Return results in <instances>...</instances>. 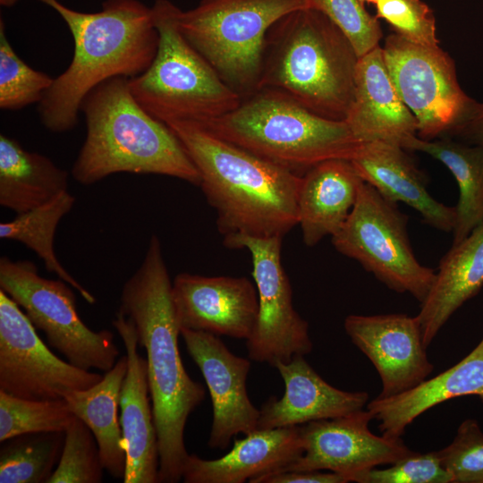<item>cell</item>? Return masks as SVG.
<instances>
[{
	"label": "cell",
	"instance_id": "7",
	"mask_svg": "<svg viewBox=\"0 0 483 483\" xmlns=\"http://www.w3.org/2000/svg\"><path fill=\"white\" fill-rule=\"evenodd\" d=\"M151 8L157 51L144 72L128 79L140 106L165 124L204 123L234 110L242 97L184 38L177 21L180 8L169 0H156Z\"/></svg>",
	"mask_w": 483,
	"mask_h": 483
},
{
	"label": "cell",
	"instance_id": "15",
	"mask_svg": "<svg viewBox=\"0 0 483 483\" xmlns=\"http://www.w3.org/2000/svg\"><path fill=\"white\" fill-rule=\"evenodd\" d=\"M343 326L380 377L382 390L377 398L395 396L416 387L434 369L416 316L352 314L346 317Z\"/></svg>",
	"mask_w": 483,
	"mask_h": 483
},
{
	"label": "cell",
	"instance_id": "26",
	"mask_svg": "<svg viewBox=\"0 0 483 483\" xmlns=\"http://www.w3.org/2000/svg\"><path fill=\"white\" fill-rule=\"evenodd\" d=\"M127 368L125 354L105 372L96 385L64 396L72 413L83 420L94 434L104 469L119 479H123L126 469V452L118 409Z\"/></svg>",
	"mask_w": 483,
	"mask_h": 483
},
{
	"label": "cell",
	"instance_id": "37",
	"mask_svg": "<svg viewBox=\"0 0 483 483\" xmlns=\"http://www.w3.org/2000/svg\"><path fill=\"white\" fill-rule=\"evenodd\" d=\"M357 483H452L451 474L444 468L437 451L413 452L386 469L372 468L356 474Z\"/></svg>",
	"mask_w": 483,
	"mask_h": 483
},
{
	"label": "cell",
	"instance_id": "24",
	"mask_svg": "<svg viewBox=\"0 0 483 483\" xmlns=\"http://www.w3.org/2000/svg\"><path fill=\"white\" fill-rule=\"evenodd\" d=\"M363 182L352 162L342 158L321 162L302 175L298 225L307 246H315L341 229Z\"/></svg>",
	"mask_w": 483,
	"mask_h": 483
},
{
	"label": "cell",
	"instance_id": "3",
	"mask_svg": "<svg viewBox=\"0 0 483 483\" xmlns=\"http://www.w3.org/2000/svg\"><path fill=\"white\" fill-rule=\"evenodd\" d=\"M199 176L225 236L284 237L298 225L302 175L232 144L198 123H167Z\"/></svg>",
	"mask_w": 483,
	"mask_h": 483
},
{
	"label": "cell",
	"instance_id": "21",
	"mask_svg": "<svg viewBox=\"0 0 483 483\" xmlns=\"http://www.w3.org/2000/svg\"><path fill=\"white\" fill-rule=\"evenodd\" d=\"M275 368L284 383V395L269 398L259 409L258 429L301 426L310 421L333 419L361 410L367 392L340 390L324 380L298 355Z\"/></svg>",
	"mask_w": 483,
	"mask_h": 483
},
{
	"label": "cell",
	"instance_id": "22",
	"mask_svg": "<svg viewBox=\"0 0 483 483\" xmlns=\"http://www.w3.org/2000/svg\"><path fill=\"white\" fill-rule=\"evenodd\" d=\"M405 150L394 143L363 142L350 161L361 179L386 199L412 208L433 228L453 232L455 207L446 206L429 194L425 176Z\"/></svg>",
	"mask_w": 483,
	"mask_h": 483
},
{
	"label": "cell",
	"instance_id": "39",
	"mask_svg": "<svg viewBox=\"0 0 483 483\" xmlns=\"http://www.w3.org/2000/svg\"><path fill=\"white\" fill-rule=\"evenodd\" d=\"M347 479L333 471L285 470L259 479L258 483H347Z\"/></svg>",
	"mask_w": 483,
	"mask_h": 483
},
{
	"label": "cell",
	"instance_id": "2",
	"mask_svg": "<svg viewBox=\"0 0 483 483\" xmlns=\"http://www.w3.org/2000/svg\"><path fill=\"white\" fill-rule=\"evenodd\" d=\"M38 1L59 14L73 38L72 62L54 78L38 106L47 130L65 132L76 127L81 103L94 88L148 68L159 35L152 8L139 0H106L96 13L73 10L59 0Z\"/></svg>",
	"mask_w": 483,
	"mask_h": 483
},
{
	"label": "cell",
	"instance_id": "36",
	"mask_svg": "<svg viewBox=\"0 0 483 483\" xmlns=\"http://www.w3.org/2000/svg\"><path fill=\"white\" fill-rule=\"evenodd\" d=\"M377 17L383 19L404 39L428 47H438L436 17L421 0H377Z\"/></svg>",
	"mask_w": 483,
	"mask_h": 483
},
{
	"label": "cell",
	"instance_id": "38",
	"mask_svg": "<svg viewBox=\"0 0 483 483\" xmlns=\"http://www.w3.org/2000/svg\"><path fill=\"white\" fill-rule=\"evenodd\" d=\"M445 136L483 148V103L473 100L461 121Z\"/></svg>",
	"mask_w": 483,
	"mask_h": 483
},
{
	"label": "cell",
	"instance_id": "29",
	"mask_svg": "<svg viewBox=\"0 0 483 483\" xmlns=\"http://www.w3.org/2000/svg\"><path fill=\"white\" fill-rule=\"evenodd\" d=\"M75 197L65 191L34 209L17 215L13 220L0 224V237L19 242L42 259L45 268L75 289L89 304L95 297L61 264L55 251L57 225L75 203Z\"/></svg>",
	"mask_w": 483,
	"mask_h": 483
},
{
	"label": "cell",
	"instance_id": "13",
	"mask_svg": "<svg viewBox=\"0 0 483 483\" xmlns=\"http://www.w3.org/2000/svg\"><path fill=\"white\" fill-rule=\"evenodd\" d=\"M102 377L55 355L21 307L0 290V391L28 400H56Z\"/></svg>",
	"mask_w": 483,
	"mask_h": 483
},
{
	"label": "cell",
	"instance_id": "10",
	"mask_svg": "<svg viewBox=\"0 0 483 483\" xmlns=\"http://www.w3.org/2000/svg\"><path fill=\"white\" fill-rule=\"evenodd\" d=\"M70 286L62 279L41 276L30 260L0 258V290L24 310L48 344L76 367L106 372L120 354L114 334L106 329L96 332L85 325Z\"/></svg>",
	"mask_w": 483,
	"mask_h": 483
},
{
	"label": "cell",
	"instance_id": "40",
	"mask_svg": "<svg viewBox=\"0 0 483 483\" xmlns=\"http://www.w3.org/2000/svg\"><path fill=\"white\" fill-rule=\"evenodd\" d=\"M20 0H0V4L4 7H11L16 4Z\"/></svg>",
	"mask_w": 483,
	"mask_h": 483
},
{
	"label": "cell",
	"instance_id": "35",
	"mask_svg": "<svg viewBox=\"0 0 483 483\" xmlns=\"http://www.w3.org/2000/svg\"><path fill=\"white\" fill-rule=\"evenodd\" d=\"M437 453L452 483H483V432L477 420H463L453 440Z\"/></svg>",
	"mask_w": 483,
	"mask_h": 483
},
{
	"label": "cell",
	"instance_id": "19",
	"mask_svg": "<svg viewBox=\"0 0 483 483\" xmlns=\"http://www.w3.org/2000/svg\"><path fill=\"white\" fill-rule=\"evenodd\" d=\"M304 453L299 426L257 429L234 441L225 455L205 460L190 454L182 472L185 483H258L284 471Z\"/></svg>",
	"mask_w": 483,
	"mask_h": 483
},
{
	"label": "cell",
	"instance_id": "5",
	"mask_svg": "<svg viewBox=\"0 0 483 483\" xmlns=\"http://www.w3.org/2000/svg\"><path fill=\"white\" fill-rule=\"evenodd\" d=\"M359 58L328 17L311 7L298 9L268 30L257 91H276L321 117L345 121Z\"/></svg>",
	"mask_w": 483,
	"mask_h": 483
},
{
	"label": "cell",
	"instance_id": "27",
	"mask_svg": "<svg viewBox=\"0 0 483 483\" xmlns=\"http://www.w3.org/2000/svg\"><path fill=\"white\" fill-rule=\"evenodd\" d=\"M69 174L49 157L0 135V205L17 215L68 191Z\"/></svg>",
	"mask_w": 483,
	"mask_h": 483
},
{
	"label": "cell",
	"instance_id": "8",
	"mask_svg": "<svg viewBox=\"0 0 483 483\" xmlns=\"http://www.w3.org/2000/svg\"><path fill=\"white\" fill-rule=\"evenodd\" d=\"M306 7L308 0H200L180 9L177 21L187 41L245 98L258 89L268 30Z\"/></svg>",
	"mask_w": 483,
	"mask_h": 483
},
{
	"label": "cell",
	"instance_id": "1",
	"mask_svg": "<svg viewBox=\"0 0 483 483\" xmlns=\"http://www.w3.org/2000/svg\"><path fill=\"white\" fill-rule=\"evenodd\" d=\"M173 282L162 244L153 234L144 258L125 282L118 309L134 325L138 343L147 353L148 377L159 447V482L176 483L189 453L184 429L188 418L202 402L205 389L193 380L181 359Z\"/></svg>",
	"mask_w": 483,
	"mask_h": 483
},
{
	"label": "cell",
	"instance_id": "32",
	"mask_svg": "<svg viewBox=\"0 0 483 483\" xmlns=\"http://www.w3.org/2000/svg\"><path fill=\"white\" fill-rule=\"evenodd\" d=\"M54 78L28 65L10 44L0 19V108L16 111L40 103Z\"/></svg>",
	"mask_w": 483,
	"mask_h": 483
},
{
	"label": "cell",
	"instance_id": "12",
	"mask_svg": "<svg viewBox=\"0 0 483 483\" xmlns=\"http://www.w3.org/2000/svg\"><path fill=\"white\" fill-rule=\"evenodd\" d=\"M283 237L232 234L224 237L230 249H247L258 297L255 326L246 340L249 358L275 367L312 351L309 324L295 310L289 278L281 260Z\"/></svg>",
	"mask_w": 483,
	"mask_h": 483
},
{
	"label": "cell",
	"instance_id": "41",
	"mask_svg": "<svg viewBox=\"0 0 483 483\" xmlns=\"http://www.w3.org/2000/svg\"><path fill=\"white\" fill-rule=\"evenodd\" d=\"M361 3H372V4H376L377 0H360Z\"/></svg>",
	"mask_w": 483,
	"mask_h": 483
},
{
	"label": "cell",
	"instance_id": "9",
	"mask_svg": "<svg viewBox=\"0 0 483 483\" xmlns=\"http://www.w3.org/2000/svg\"><path fill=\"white\" fill-rule=\"evenodd\" d=\"M407 223L408 216L396 203L364 182L348 218L332 236V243L389 289L410 293L421 303L432 286L436 271L417 259Z\"/></svg>",
	"mask_w": 483,
	"mask_h": 483
},
{
	"label": "cell",
	"instance_id": "34",
	"mask_svg": "<svg viewBox=\"0 0 483 483\" xmlns=\"http://www.w3.org/2000/svg\"><path fill=\"white\" fill-rule=\"evenodd\" d=\"M309 7L328 17L350 39L359 56L379 46L382 30L360 0H308Z\"/></svg>",
	"mask_w": 483,
	"mask_h": 483
},
{
	"label": "cell",
	"instance_id": "11",
	"mask_svg": "<svg viewBox=\"0 0 483 483\" xmlns=\"http://www.w3.org/2000/svg\"><path fill=\"white\" fill-rule=\"evenodd\" d=\"M382 49L393 84L418 122V137L447 134L474 100L460 86L453 59L439 46L415 44L395 33Z\"/></svg>",
	"mask_w": 483,
	"mask_h": 483
},
{
	"label": "cell",
	"instance_id": "31",
	"mask_svg": "<svg viewBox=\"0 0 483 483\" xmlns=\"http://www.w3.org/2000/svg\"><path fill=\"white\" fill-rule=\"evenodd\" d=\"M75 415L64 398L28 400L0 391V442L38 432H64Z\"/></svg>",
	"mask_w": 483,
	"mask_h": 483
},
{
	"label": "cell",
	"instance_id": "14",
	"mask_svg": "<svg viewBox=\"0 0 483 483\" xmlns=\"http://www.w3.org/2000/svg\"><path fill=\"white\" fill-rule=\"evenodd\" d=\"M371 419L369 410L361 409L299 426L304 453L285 470H329L352 482L360 472L390 465L414 452L402 437L373 434L369 428Z\"/></svg>",
	"mask_w": 483,
	"mask_h": 483
},
{
	"label": "cell",
	"instance_id": "30",
	"mask_svg": "<svg viewBox=\"0 0 483 483\" xmlns=\"http://www.w3.org/2000/svg\"><path fill=\"white\" fill-rule=\"evenodd\" d=\"M1 443L0 483H47L61 457L64 432L22 434Z\"/></svg>",
	"mask_w": 483,
	"mask_h": 483
},
{
	"label": "cell",
	"instance_id": "25",
	"mask_svg": "<svg viewBox=\"0 0 483 483\" xmlns=\"http://www.w3.org/2000/svg\"><path fill=\"white\" fill-rule=\"evenodd\" d=\"M483 286V223L442 258L416 316L428 348L452 315Z\"/></svg>",
	"mask_w": 483,
	"mask_h": 483
},
{
	"label": "cell",
	"instance_id": "17",
	"mask_svg": "<svg viewBox=\"0 0 483 483\" xmlns=\"http://www.w3.org/2000/svg\"><path fill=\"white\" fill-rule=\"evenodd\" d=\"M172 295L181 329L247 340L258 312L256 285L246 277L181 273Z\"/></svg>",
	"mask_w": 483,
	"mask_h": 483
},
{
	"label": "cell",
	"instance_id": "4",
	"mask_svg": "<svg viewBox=\"0 0 483 483\" xmlns=\"http://www.w3.org/2000/svg\"><path fill=\"white\" fill-rule=\"evenodd\" d=\"M80 111L87 133L72 175L91 185L117 173L159 174L199 186V174L181 141L164 123L147 113L124 77L94 88Z\"/></svg>",
	"mask_w": 483,
	"mask_h": 483
},
{
	"label": "cell",
	"instance_id": "28",
	"mask_svg": "<svg viewBox=\"0 0 483 483\" xmlns=\"http://www.w3.org/2000/svg\"><path fill=\"white\" fill-rule=\"evenodd\" d=\"M403 148L420 151L440 161L451 172L459 188L453 244L465 239L483 223V148L450 137L411 138Z\"/></svg>",
	"mask_w": 483,
	"mask_h": 483
},
{
	"label": "cell",
	"instance_id": "16",
	"mask_svg": "<svg viewBox=\"0 0 483 483\" xmlns=\"http://www.w3.org/2000/svg\"><path fill=\"white\" fill-rule=\"evenodd\" d=\"M187 352L199 369L212 403V424L208 445L225 449L233 436L258 429L259 410L247 392L250 361L233 354L218 335L181 329Z\"/></svg>",
	"mask_w": 483,
	"mask_h": 483
},
{
	"label": "cell",
	"instance_id": "33",
	"mask_svg": "<svg viewBox=\"0 0 483 483\" xmlns=\"http://www.w3.org/2000/svg\"><path fill=\"white\" fill-rule=\"evenodd\" d=\"M103 470L94 434L75 416L64 431L61 457L47 483H99Z\"/></svg>",
	"mask_w": 483,
	"mask_h": 483
},
{
	"label": "cell",
	"instance_id": "18",
	"mask_svg": "<svg viewBox=\"0 0 483 483\" xmlns=\"http://www.w3.org/2000/svg\"><path fill=\"white\" fill-rule=\"evenodd\" d=\"M127 355L120 393V423L126 452L124 483L159 482V447L148 377L147 360L139 351L133 323L117 311L112 321Z\"/></svg>",
	"mask_w": 483,
	"mask_h": 483
},
{
	"label": "cell",
	"instance_id": "23",
	"mask_svg": "<svg viewBox=\"0 0 483 483\" xmlns=\"http://www.w3.org/2000/svg\"><path fill=\"white\" fill-rule=\"evenodd\" d=\"M476 395L483 402V338L461 361L416 387L388 398H375L367 410L382 436L401 438L415 419L455 397Z\"/></svg>",
	"mask_w": 483,
	"mask_h": 483
},
{
	"label": "cell",
	"instance_id": "6",
	"mask_svg": "<svg viewBox=\"0 0 483 483\" xmlns=\"http://www.w3.org/2000/svg\"><path fill=\"white\" fill-rule=\"evenodd\" d=\"M217 137L303 175L329 159L351 160L363 142L345 121L321 117L276 91L259 89L233 111L198 123Z\"/></svg>",
	"mask_w": 483,
	"mask_h": 483
},
{
	"label": "cell",
	"instance_id": "20",
	"mask_svg": "<svg viewBox=\"0 0 483 483\" xmlns=\"http://www.w3.org/2000/svg\"><path fill=\"white\" fill-rule=\"evenodd\" d=\"M345 122L360 142L385 141L403 148L418 136V122L393 84L380 46L359 58L354 98Z\"/></svg>",
	"mask_w": 483,
	"mask_h": 483
}]
</instances>
